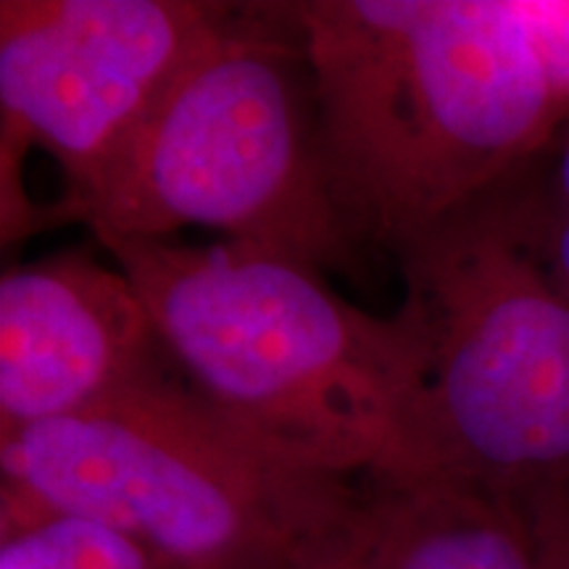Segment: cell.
<instances>
[{"label":"cell","instance_id":"obj_9","mask_svg":"<svg viewBox=\"0 0 569 569\" xmlns=\"http://www.w3.org/2000/svg\"><path fill=\"white\" fill-rule=\"evenodd\" d=\"M0 569H174L101 519L51 509H0Z\"/></svg>","mask_w":569,"mask_h":569},{"label":"cell","instance_id":"obj_4","mask_svg":"<svg viewBox=\"0 0 569 569\" xmlns=\"http://www.w3.org/2000/svg\"><path fill=\"white\" fill-rule=\"evenodd\" d=\"M409 377L367 478L569 493V301L488 196L396 253Z\"/></svg>","mask_w":569,"mask_h":569},{"label":"cell","instance_id":"obj_7","mask_svg":"<svg viewBox=\"0 0 569 569\" xmlns=\"http://www.w3.org/2000/svg\"><path fill=\"white\" fill-rule=\"evenodd\" d=\"M167 365L122 267L74 251L0 280V438L92 407Z\"/></svg>","mask_w":569,"mask_h":569},{"label":"cell","instance_id":"obj_10","mask_svg":"<svg viewBox=\"0 0 569 569\" xmlns=\"http://www.w3.org/2000/svg\"><path fill=\"white\" fill-rule=\"evenodd\" d=\"M490 203L549 282L569 301V113L517 172L488 193Z\"/></svg>","mask_w":569,"mask_h":569},{"label":"cell","instance_id":"obj_11","mask_svg":"<svg viewBox=\"0 0 569 569\" xmlns=\"http://www.w3.org/2000/svg\"><path fill=\"white\" fill-rule=\"evenodd\" d=\"M561 119L569 113V0H519Z\"/></svg>","mask_w":569,"mask_h":569},{"label":"cell","instance_id":"obj_12","mask_svg":"<svg viewBox=\"0 0 569 569\" xmlns=\"http://www.w3.org/2000/svg\"><path fill=\"white\" fill-rule=\"evenodd\" d=\"M361 538H365V530H361L359 540H356L351 549L338 553L336 559L325 561V565L317 567V569H365V565H361Z\"/></svg>","mask_w":569,"mask_h":569},{"label":"cell","instance_id":"obj_5","mask_svg":"<svg viewBox=\"0 0 569 569\" xmlns=\"http://www.w3.org/2000/svg\"><path fill=\"white\" fill-rule=\"evenodd\" d=\"M98 240H167L184 227L356 272L317 138L293 3L227 6L82 206Z\"/></svg>","mask_w":569,"mask_h":569},{"label":"cell","instance_id":"obj_6","mask_svg":"<svg viewBox=\"0 0 569 569\" xmlns=\"http://www.w3.org/2000/svg\"><path fill=\"white\" fill-rule=\"evenodd\" d=\"M227 3L0 0L3 201L32 148L67 182L61 213L82 219L92 184L159 103Z\"/></svg>","mask_w":569,"mask_h":569},{"label":"cell","instance_id":"obj_1","mask_svg":"<svg viewBox=\"0 0 569 569\" xmlns=\"http://www.w3.org/2000/svg\"><path fill=\"white\" fill-rule=\"evenodd\" d=\"M327 182L361 246L415 243L561 122L519 0L293 3Z\"/></svg>","mask_w":569,"mask_h":569},{"label":"cell","instance_id":"obj_8","mask_svg":"<svg viewBox=\"0 0 569 569\" xmlns=\"http://www.w3.org/2000/svg\"><path fill=\"white\" fill-rule=\"evenodd\" d=\"M365 569H569V493L367 478Z\"/></svg>","mask_w":569,"mask_h":569},{"label":"cell","instance_id":"obj_3","mask_svg":"<svg viewBox=\"0 0 569 569\" xmlns=\"http://www.w3.org/2000/svg\"><path fill=\"white\" fill-rule=\"evenodd\" d=\"M0 509L124 530L174 569H317L359 540L367 478L240 436L167 365L92 407L0 438Z\"/></svg>","mask_w":569,"mask_h":569},{"label":"cell","instance_id":"obj_2","mask_svg":"<svg viewBox=\"0 0 569 569\" xmlns=\"http://www.w3.org/2000/svg\"><path fill=\"white\" fill-rule=\"evenodd\" d=\"M151 311L169 367L240 436L319 472L367 478L409 377L396 317L356 309L325 272L238 240H98Z\"/></svg>","mask_w":569,"mask_h":569}]
</instances>
